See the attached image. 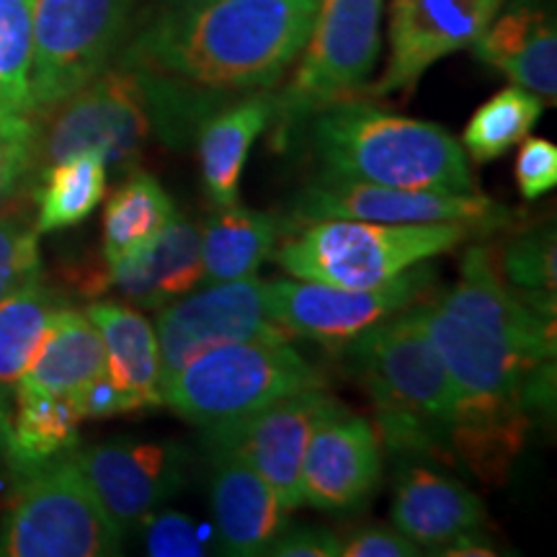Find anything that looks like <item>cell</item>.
<instances>
[{
  "label": "cell",
  "mask_w": 557,
  "mask_h": 557,
  "mask_svg": "<svg viewBox=\"0 0 557 557\" xmlns=\"http://www.w3.org/2000/svg\"><path fill=\"white\" fill-rule=\"evenodd\" d=\"M41 274L39 233L24 214H0V299Z\"/></svg>",
  "instance_id": "obj_33"
},
{
  "label": "cell",
  "mask_w": 557,
  "mask_h": 557,
  "mask_svg": "<svg viewBox=\"0 0 557 557\" xmlns=\"http://www.w3.org/2000/svg\"><path fill=\"white\" fill-rule=\"evenodd\" d=\"M274 122V96L269 90L240 96L199 124V171L214 207L238 205L240 178L256 137Z\"/></svg>",
  "instance_id": "obj_22"
},
{
  "label": "cell",
  "mask_w": 557,
  "mask_h": 557,
  "mask_svg": "<svg viewBox=\"0 0 557 557\" xmlns=\"http://www.w3.org/2000/svg\"><path fill=\"white\" fill-rule=\"evenodd\" d=\"M176 218V207L156 176L132 171L103 209V261H120Z\"/></svg>",
  "instance_id": "obj_28"
},
{
  "label": "cell",
  "mask_w": 557,
  "mask_h": 557,
  "mask_svg": "<svg viewBox=\"0 0 557 557\" xmlns=\"http://www.w3.org/2000/svg\"><path fill=\"white\" fill-rule=\"evenodd\" d=\"M380 29L382 0H318L295 75L274 96L276 135H289L315 111L361 90L377 67Z\"/></svg>",
  "instance_id": "obj_8"
},
{
  "label": "cell",
  "mask_w": 557,
  "mask_h": 557,
  "mask_svg": "<svg viewBox=\"0 0 557 557\" xmlns=\"http://www.w3.org/2000/svg\"><path fill=\"white\" fill-rule=\"evenodd\" d=\"M135 0H34L32 116L58 107L109 67Z\"/></svg>",
  "instance_id": "obj_9"
},
{
  "label": "cell",
  "mask_w": 557,
  "mask_h": 557,
  "mask_svg": "<svg viewBox=\"0 0 557 557\" xmlns=\"http://www.w3.org/2000/svg\"><path fill=\"white\" fill-rule=\"evenodd\" d=\"M496 263L511 287L532 295H555V230H532L508 240L504 248H496Z\"/></svg>",
  "instance_id": "obj_32"
},
{
  "label": "cell",
  "mask_w": 557,
  "mask_h": 557,
  "mask_svg": "<svg viewBox=\"0 0 557 557\" xmlns=\"http://www.w3.org/2000/svg\"><path fill=\"white\" fill-rule=\"evenodd\" d=\"M480 62L504 73L513 86L555 103L557 96V34L553 18L534 5H513L487 24L472 45Z\"/></svg>",
  "instance_id": "obj_21"
},
{
  "label": "cell",
  "mask_w": 557,
  "mask_h": 557,
  "mask_svg": "<svg viewBox=\"0 0 557 557\" xmlns=\"http://www.w3.org/2000/svg\"><path fill=\"white\" fill-rule=\"evenodd\" d=\"M75 410H78L83 421L86 418H109V416H122V413H137L135 406L120 387L111 382L107 372L101 377L90 380L88 385L75 389L73 395H67Z\"/></svg>",
  "instance_id": "obj_39"
},
{
  "label": "cell",
  "mask_w": 557,
  "mask_h": 557,
  "mask_svg": "<svg viewBox=\"0 0 557 557\" xmlns=\"http://www.w3.org/2000/svg\"><path fill=\"white\" fill-rule=\"evenodd\" d=\"M320 178L361 181L389 189L478 194L465 148L431 122L341 99L310 116Z\"/></svg>",
  "instance_id": "obj_3"
},
{
  "label": "cell",
  "mask_w": 557,
  "mask_h": 557,
  "mask_svg": "<svg viewBox=\"0 0 557 557\" xmlns=\"http://www.w3.org/2000/svg\"><path fill=\"white\" fill-rule=\"evenodd\" d=\"M13 395L16 398L11 403L9 423L0 442L13 478L50 465L78 447L83 418L70 398L32 393L24 387H13Z\"/></svg>",
  "instance_id": "obj_25"
},
{
  "label": "cell",
  "mask_w": 557,
  "mask_h": 557,
  "mask_svg": "<svg viewBox=\"0 0 557 557\" xmlns=\"http://www.w3.org/2000/svg\"><path fill=\"white\" fill-rule=\"evenodd\" d=\"M346 367L372 400L382 449L403 459H451L457 389L410 310L344 344Z\"/></svg>",
  "instance_id": "obj_2"
},
{
  "label": "cell",
  "mask_w": 557,
  "mask_h": 557,
  "mask_svg": "<svg viewBox=\"0 0 557 557\" xmlns=\"http://www.w3.org/2000/svg\"><path fill=\"white\" fill-rule=\"evenodd\" d=\"M73 459L124 532L176 496L186 475V451L173 442L111 438L75 447Z\"/></svg>",
  "instance_id": "obj_16"
},
{
  "label": "cell",
  "mask_w": 557,
  "mask_h": 557,
  "mask_svg": "<svg viewBox=\"0 0 557 557\" xmlns=\"http://www.w3.org/2000/svg\"><path fill=\"white\" fill-rule=\"evenodd\" d=\"M341 555L344 557H416L421 547L410 542L395 527H357L341 537Z\"/></svg>",
  "instance_id": "obj_37"
},
{
  "label": "cell",
  "mask_w": 557,
  "mask_h": 557,
  "mask_svg": "<svg viewBox=\"0 0 557 557\" xmlns=\"http://www.w3.org/2000/svg\"><path fill=\"white\" fill-rule=\"evenodd\" d=\"M103 372L107 351L99 329L86 310L62 305L16 387L67 398Z\"/></svg>",
  "instance_id": "obj_24"
},
{
  "label": "cell",
  "mask_w": 557,
  "mask_h": 557,
  "mask_svg": "<svg viewBox=\"0 0 557 557\" xmlns=\"http://www.w3.org/2000/svg\"><path fill=\"white\" fill-rule=\"evenodd\" d=\"M37 116L0 114V201L9 199L21 181L32 176Z\"/></svg>",
  "instance_id": "obj_35"
},
{
  "label": "cell",
  "mask_w": 557,
  "mask_h": 557,
  "mask_svg": "<svg viewBox=\"0 0 557 557\" xmlns=\"http://www.w3.org/2000/svg\"><path fill=\"white\" fill-rule=\"evenodd\" d=\"M197 287H201V230L178 214L156 238L83 278L88 297L116 289L148 310L165 308Z\"/></svg>",
  "instance_id": "obj_18"
},
{
  "label": "cell",
  "mask_w": 557,
  "mask_h": 557,
  "mask_svg": "<svg viewBox=\"0 0 557 557\" xmlns=\"http://www.w3.org/2000/svg\"><path fill=\"white\" fill-rule=\"evenodd\" d=\"M545 101L521 86L500 88L480 107L468 122L462 145L475 163H491L506 156L513 145L529 137L540 122Z\"/></svg>",
  "instance_id": "obj_30"
},
{
  "label": "cell",
  "mask_w": 557,
  "mask_h": 557,
  "mask_svg": "<svg viewBox=\"0 0 557 557\" xmlns=\"http://www.w3.org/2000/svg\"><path fill=\"white\" fill-rule=\"evenodd\" d=\"M201 230V284L256 276L274 253L278 220L267 212L233 205L212 214Z\"/></svg>",
  "instance_id": "obj_26"
},
{
  "label": "cell",
  "mask_w": 557,
  "mask_h": 557,
  "mask_svg": "<svg viewBox=\"0 0 557 557\" xmlns=\"http://www.w3.org/2000/svg\"><path fill=\"white\" fill-rule=\"evenodd\" d=\"M212 457L209 504L214 534L222 555H263L287 529L289 511L278 504L276 493L246 462V457L225 444H205Z\"/></svg>",
  "instance_id": "obj_19"
},
{
  "label": "cell",
  "mask_w": 557,
  "mask_h": 557,
  "mask_svg": "<svg viewBox=\"0 0 557 557\" xmlns=\"http://www.w3.org/2000/svg\"><path fill=\"white\" fill-rule=\"evenodd\" d=\"M45 114L50 120L45 127L37 122L32 158L37 178L50 165L83 152L99 156L111 171H127L156 132L148 90L135 70L124 65L107 67Z\"/></svg>",
  "instance_id": "obj_7"
},
{
  "label": "cell",
  "mask_w": 557,
  "mask_h": 557,
  "mask_svg": "<svg viewBox=\"0 0 557 557\" xmlns=\"http://www.w3.org/2000/svg\"><path fill=\"white\" fill-rule=\"evenodd\" d=\"M263 555L274 557H338L341 555V534L323 527H299L284 529L278 537L271 542Z\"/></svg>",
  "instance_id": "obj_38"
},
{
  "label": "cell",
  "mask_w": 557,
  "mask_h": 557,
  "mask_svg": "<svg viewBox=\"0 0 557 557\" xmlns=\"http://www.w3.org/2000/svg\"><path fill=\"white\" fill-rule=\"evenodd\" d=\"M107 163L94 152L50 165L39 176L37 233H60L86 222L107 194Z\"/></svg>",
  "instance_id": "obj_29"
},
{
  "label": "cell",
  "mask_w": 557,
  "mask_h": 557,
  "mask_svg": "<svg viewBox=\"0 0 557 557\" xmlns=\"http://www.w3.org/2000/svg\"><path fill=\"white\" fill-rule=\"evenodd\" d=\"M289 341H235L199 354L160 385L163 406L201 431L243 421L271 403L325 387Z\"/></svg>",
  "instance_id": "obj_4"
},
{
  "label": "cell",
  "mask_w": 557,
  "mask_h": 557,
  "mask_svg": "<svg viewBox=\"0 0 557 557\" xmlns=\"http://www.w3.org/2000/svg\"><path fill=\"white\" fill-rule=\"evenodd\" d=\"M143 532L145 553L152 557H205L209 555L201 529L181 511H152L135 527Z\"/></svg>",
  "instance_id": "obj_34"
},
{
  "label": "cell",
  "mask_w": 557,
  "mask_h": 557,
  "mask_svg": "<svg viewBox=\"0 0 557 557\" xmlns=\"http://www.w3.org/2000/svg\"><path fill=\"white\" fill-rule=\"evenodd\" d=\"M346 408L325 387L302 389L256 410L243 421L207 429L205 444H225L271 485L287 511L302 504V462L312 434L325 418Z\"/></svg>",
  "instance_id": "obj_13"
},
{
  "label": "cell",
  "mask_w": 557,
  "mask_h": 557,
  "mask_svg": "<svg viewBox=\"0 0 557 557\" xmlns=\"http://www.w3.org/2000/svg\"><path fill=\"white\" fill-rule=\"evenodd\" d=\"M315 11L318 0H163L120 65L139 75L158 135L176 145L233 96L274 88Z\"/></svg>",
  "instance_id": "obj_1"
},
{
  "label": "cell",
  "mask_w": 557,
  "mask_h": 557,
  "mask_svg": "<svg viewBox=\"0 0 557 557\" xmlns=\"http://www.w3.org/2000/svg\"><path fill=\"white\" fill-rule=\"evenodd\" d=\"M504 0H389V60L372 96L413 90L434 62L468 50Z\"/></svg>",
  "instance_id": "obj_15"
},
{
  "label": "cell",
  "mask_w": 557,
  "mask_h": 557,
  "mask_svg": "<svg viewBox=\"0 0 557 557\" xmlns=\"http://www.w3.org/2000/svg\"><path fill=\"white\" fill-rule=\"evenodd\" d=\"M483 519V500L468 485L418 459H406L395 483L393 524L410 542L418 547H447L462 534L478 532Z\"/></svg>",
  "instance_id": "obj_20"
},
{
  "label": "cell",
  "mask_w": 557,
  "mask_h": 557,
  "mask_svg": "<svg viewBox=\"0 0 557 557\" xmlns=\"http://www.w3.org/2000/svg\"><path fill=\"white\" fill-rule=\"evenodd\" d=\"M124 529L109 517L73 451L16 475V496L0 529V555L107 557L120 555Z\"/></svg>",
  "instance_id": "obj_6"
},
{
  "label": "cell",
  "mask_w": 557,
  "mask_h": 557,
  "mask_svg": "<svg viewBox=\"0 0 557 557\" xmlns=\"http://www.w3.org/2000/svg\"><path fill=\"white\" fill-rule=\"evenodd\" d=\"M9 413H11L9 393H3V389H0V442H3V434H5V423H9Z\"/></svg>",
  "instance_id": "obj_40"
},
{
  "label": "cell",
  "mask_w": 557,
  "mask_h": 557,
  "mask_svg": "<svg viewBox=\"0 0 557 557\" xmlns=\"http://www.w3.org/2000/svg\"><path fill=\"white\" fill-rule=\"evenodd\" d=\"M475 235L462 222L389 225L367 220H320L276 250V263L295 278L333 287H374L416 263L451 253Z\"/></svg>",
  "instance_id": "obj_5"
},
{
  "label": "cell",
  "mask_w": 557,
  "mask_h": 557,
  "mask_svg": "<svg viewBox=\"0 0 557 557\" xmlns=\"http://www.w3.org/2000/svg\"><path fill=\"white\" fill-rule=\"evenodd\" d=\"M34 0H0V111L32 114Z\"/></svg>",
  "instance_id": "obj_31"
},
{
  "label": "cell",
  "mask_w": 557,
  "mask_h": 557,
  "mask_svg": "<svg viewBox=\"0 0 557 557\" xmlns=\"http://www.w3.org/2000/svg\"><path fill=\"white\" fill-rule=\"evenodd\" d=\"M436 269L416 263L389 282L374 287H333L308 278H278L263 284L267 315L287 336H302L329 346H344L369 325L403 312L431 295Z\"/></svg>",
  "instance_id": "obj_10"
},
{
  "label": "cell",
  "mask_w": 557,
  "mask_h": 557,
  "mask_svg": "<svg viewBox=\"0 0 557 557\" xmlns=\"http://www.w3.org/2000/svg\"><path fill=\"white\" fill-rule=\"evenodd\" d=\"M295 225L320 220H367L389 225H421V222H462L478 235H491L517 222V212L483 194H444L389 189L361 181L318 178L299 194L292 209Z\"/></svg>",
  "instance_id": "obj_11"
},
{
  "label": "cell",
  "mask_w": 557,
  "mask_h": 557,
  "mask_svg": "<svg viewBox=\"0 0 557 557\" xmlns=\"http://www.w3.org/2000/svg\"><path fill=\"white\" fill-rule=\"evenodd\" d=\"M65 299L54 292L41 274L32 276L11 295L0 299V389L11 393L21 374L32 364L34 354L52 325Z\"/></svg>",
  "instance_id": "obj_27"
},
{
  "label": "cell",
  "mask_w": 557,
  "mask_h": 557,
  "mask_svg": "<svg viewBox=\"0 0 557 557\" xmlns=\"http://www.w3.org/2000/svg\"><path fill=\"white\" fill-rule=\"evenodd\" d=\"M517 176L519 194L527 201L545 197L557 184V148L542 137H524L517 156Z\"/></svg>",
  "instance_id": "obj_36"
},
{
  "label": "cell",
  "mask_w": 557,
  "mask_h": 557,
  "mask_svg": "<svg viewBox=\"0 0 557 557\" xmlns=\"http://www.w3.org/2000/svg\"><path fill=\"white\" fill-rule=\"evenodd\" d=\"M86 315L101 333L107 374L132 400L135 410L163 406L160 395L158 336L143 312L122 302H94Z\"/></svg>",
  "instance_id": "obj_23"
},
{
  "label": "cell",
  "mask_w": 557,
  "mask_h": 557,
  "mask_svg": "<svg viewBox=\"0 0 557 557\" xmlns=\"http://www.w3.org/2000/svg\"><path fill=\"white\" fill-rule=\"evenodd\" d=\"M0 114H3V111H0Z\"/></svg>",
  "instance_id": "obj_41"
},
{
  "label": "cell",
  "mask_w": 557,
  "mask_h": 557,
  "mask_svg": "<svg viewBox=\"0 0 557 557\" xmlns=\"http://www.w3.org/2000/svg\"><path fill=\"white\" fill-rule=\"evenodd\" d=\"M382 444L374 423L341 408L315 429L302 462V504L318 511H351L374 496Z\"/></svg>",
  "instance_id": "obj_17"
},
{
  "label": "cell",
  "mask_w": 557,
  "mask_h": 557,
  "mask_svg": "<svg viewBox=\"0 0 557 557\" xmlns=\"http://www.w3.org/2000/svg\"><path fill=\"white\" fill-rule=\"evenodd\" d=\"M160 385L199 354L235 341H289L267 315L263 282L256 276L205 284L184 299L160 308L158 325Z\"/></svg>",
  "instance_id": "obj_12"
},
{
  "label": "cell",
  "mask_w": 557,
  "mask_h": 557,
  "mask_svg": "<svg viewBox=\"0 0 557 557\" xmlns=\"http://www.w3.org/2000/svg\"><path fill=\"white\" fill-rule=\"evenodd\" d=\"M436 302L506 341L534 364L555 359V295L511 287L498 271L493 246H472L457 284Z\"/></svg>",
  "instance_id": "obj_14"
}]
</instances>
